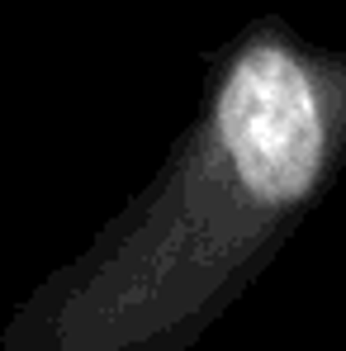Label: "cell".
I'll return each instance as SVG.
<instances>
[{"mask_svg":"<svg viewBox=\"0 0 346 351\" xmlns=\"http://www.w3.org/2000/svg\"><path fill=\"white\" fill-rule=\"evenodd\" d=\"M346 167V48L266 14L223 53L152 209L24 351H185L285 252Z\"/></svg>","mask_w":346,"mask_h":351,"instance_id":"obj_1","label":"cell"}]
</instances>
